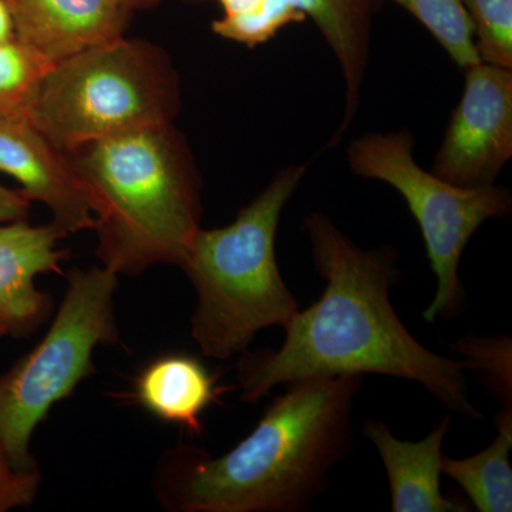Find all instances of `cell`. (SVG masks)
I'll return each instance as SVG.
<instances>
[{
    "instance_id": "5",
    "label": "cell",
    "mask_w": 512,
    "mask_h": 512,
    "mask_svg": "<svg viewBox=\"0 0 512 512\" xmlns=\"http://www.w3.org/2000/svg\"><path fill=\"white\" fill-rule=\"evenodd\" d=\"M181 107L173 60L147 40L119 39L53 64L29 106L64 154L106 138L174 123Z\"/></svg>"
},
{
    "instance_id": "14",
    "label": "cell",
    "mask_w": 512,
    "mask_h": 512,
    "mask_svg": "<svg viewBox=\"0 0 512 512\" xmlns=\"http://www.w3.org/2000/svg\"><path fill=\"white\" fill-rule=\"evenodd\" d=\"M224 392L217 376L197 357L167 355L141 370L133 397L151 416L201 434L202 416Z\"/></svg>"
},
{
    "instance_id": "4",
    "label": "cell",
    "mask_w": 512,
    "mask_h": 512,
    "mask_svg": "<svg viewBox=\"0 0 512 512\" xmlns=\"http://www.w3.org/2000/svg\"><path fill=\"white\" fill-rule=\"evenodd\" d=\"M306 174L282 168L227 227L200 229L183 265L197 292L191 333L202 355L228 360L247 352L261 330L284 329L301 309L276 261L285 205Z\"/></svg>"
},
{
    "instance_id": "11",
    "label": "cell",
    "mask_w": 512,
    "mask_h": 512,
    "mask_svg": "<svg viewBox=\"0 0 512 512\" xmlns=\"http://www.w3.org/2000/svg\"><path fill=\"white\" fill-rule=\"evenodd\" d=\"M66 235L55 225L32 227L26 221L0 225V325L8 335L25 338L53 309L50 295L39 291L37 276L62 272Z\"/></svg>"
},
{
    "instance_id": "6",
    "label": "cell",
    "mask_w": 512,
    "mask_h": 512,
    "mask_svg": "<svg viewBox=\"0 0 512 512\" xmlns=\"http://www.w3.org/2000/svg\"><path fill=\"white\" fill-rule=\"evenodd\" d=\"M117 276L104 266L74 268L45 338L0 376V454L13 470L37 473L30 454L33 431L56 403L92 375L97 346L119 339Z\"/></svg>"
},
{
    "instance_id": "21",
    "label": "cell",
    "mask_w": 512,
    "mask_h": 512,
    "mask_svg": "<svg viewBox=\"0 0 512 512\" xmlns=\"http://www.w3.org/2000/svg\"><path fill=\"white\" fill-rule=\"evenodd\" d=\"M30 202L22 191L0 184V225L28 220Z\"/></svg>"
},
{
    "instance_id": "1",
    "label": "cell",
    "mask_w": 512,
    "mask_h": 512,
    "mask_svg": "<svg viewBox=\"0 0 512 512\" xmlns=\"http://www.w3.org/2000/svg\"><path fill=\"white\" fill-rule=\"evenodd\" d=\"M303 229L325 291L285 326L281 348L241 353V399L258 402L279 384L309 377L379 375L419 383L450 412L483 419L468 396L466 360L431 352L394 311L396 251L360 248L322 212L308 215Z\"/></svg>"
},
{
    "instance_id": "17",
    "label": "cell",
    "mask_w": 512,
    "mask_h": 512,
    "mask_svg": "<svg viewBox=\"0 0 512 512\" xmlns=\"http://www.w3.org/2000/svg\"><path fill=\"white\" fill-rule=\"evenodd\" d=\"M42 53L19 39L0 42V111L28 110L33 94L52 69Z\"/></svg>"
},
{
    "instance_id": "19",
    "label": "cell",
    "mask_w": 512,
    "mask_h": 512,
    "mask_svg": "<svg viewBox=\"0 0 512 512\" xmlns=\"http://www.w3.org/2000/svg\"><path fill=\"white\" fill-rule=\"evenodd\" d=\"M454 353L466 360L470 370L480 373L488 389L503 403V409H512V345L505 336L480 338L468 335L450 346Z\"/></svg>"
},
{
    "instance_id": "24",
    "label": "cell",
    "mask_w": 512,
    "mask_h": 512,
    "mask_svg": "<svg viewBox=\"0 0 512 512\" xmlns=\"http://www.w3.org/2000/svg\"><path fill=\"white\" fill-rule=\"evenodd\" d=\"M8 335V332H6V329L3 328L2 325H0V338H3V336Z\"/></svg>"
},
{
    "instance_id": "7",
    "label": "cell",
    "mask_w": 512,
    "mask_h": 512,
    "mask_svg": "<svg viewBox=\"0 0 512 512\" xmlns=\"http://www.w3.org/2000/svg\"><path fill=\"white\" fill-rule=\"evenodd\" d=\"M412 131L363 134L349 144L350 171L366 180L394 188L419 224L431 271L437 279L436 295L423 319H456L467 305L460 262L468 242L491 218L511 214L510 190L498 185L461 188L423 170L413 156Z\"/></svg>"
},
{
    "instance_id": "9",
    "label": "cell",
    "mask_w": 512,
    "mask_h": 512,
    "mask_svg": "<svg viewBox=\"0 0 512 512\" xmlns=\"http://www.w3.org/2000/svg\"><path fill=\"white\" fill-rule=\"evenodd\" d=\"M464 72L431 173L457 187H487L512 156V70L477 63Z\"/></svg>"
},
{
    "instance_id": "23",
    "label": "cell",
    "mask_w": 512,
    "mask_h": 512,
    "mask_svg": "<svg viewBox=\"0 0 512 512\" xmlns=\"http://www.w3.org/2000/svg\"><path fill=\"white\" fill-rule=\"evenodd\" d=\"M120 2L123 3L130 12H136L138 9L151 8V6L158 3V0H120Z\"/></svg>"
},
{
    "instance_id": "10",
    "label": "cell",
    "mask_w": 512,
    "mask_h": 512,
    "mask_svg": "<svg viewBox=\"0 0 512 512\" xmlns=\"http://www.w3.org/2000/svg\"><path fill=\"white\" fill-rule=\"evenodd\" d=\"M0 171L18 181L29 201L45 204L64 235L94 228L69 156L36 127L28 110L0 111Z\"/></svg>"
},
{
    "instance_id": "2",
    "label": "cell",
    "mask_w": 512,
    "mask_h": 512,
    "mask_svg": "<svg viewBox=\"0 0 512 512\" xmlns=\"http://www.w3.org/2000/svg\"><path fill=\"white\" fill-rule=\"evenodd\" d=\"M363 376L288 383L255 429L221 457L180 448L165 463V505L181 512H305L353 450Z\"/></svg>"
},
{
    "instance_id": "13",
    "label": "cell",
    "mask_w": 512,
    "mask_h": 512,
    "mask_svg": "<svg viewBox=\"0 0 512 512\" xmlns=\"http://www.w3.org/2000/svg\"><path fill=\"white\" fill-rule=\"evenodd\" d=\"M451 427L444 416L420 441L397 439L382 420L367 419L362 433L372 441L386 468L393 512H468L466 501L441 493L443 443Z\"/></svg>"
},
{
    "instance_id": "18",
    "label": "cell",
    "mask_w": 512,
    "mask_h": 512,
    "mask_svg": "<svg viewBox=\"0 0 512 512\" xmlns=\"http://www.w3.org/2000/svg\"><path fill=\"white\" fill-rule=\"evenodd\" d=\"M481 63L512 70V0H463Z\"/></svg>"
},
{
    "instance_id": "8",
    "label": "cell",
    "mask_w": 512,
    "mask_h": 512,
    "mask_svg": "<svg viewBox=\"0 0 512 512\" xmlns=\"http://www.w3.org/2000/svg\"><path fill=\"white\" fill-rule=\"evenodd\" d=\"M215 35L254 49L292 23L311 19L338 60L345 80V114L330 146H336L355 119L370 59L372 19L377 0H217Z\"/></svg>"
},
{
    "instance_id": "20",
    "label": "cell",
    "mask_w": 512,
    "mask_h": 512,
    "mask_svg": "<svg viewBox=\"0 0 512 512\" xmlns=\"http://www.w3.org/2000/svg\"><path fill=\"white\" fill-rule=\"evenodd\" d=\"M39 488V473H19L0 454V511L32 503Z\"/></svg>"
},
{
    "instance_id": "3",
    "label": "cell",
    "mask_w": 512,
    "mask_h": 512,
    "mask_svg": "<svg viewBox=\"0 0 512 512\" xmlns=\"http://www.w3.org/2000/svg\"><path fill=\"white\" fill-rule=\"evenodd\" d=\"M70 163L97 232V256L117 275L183 265L201 229V175L174 123L79 148Z\"/></svg>"
},
{
    "instance_id": "22",
    "label": "cell",
    "mask_w": 512,
    "mask_h": 512,
    "mask_svg": "<svg viewBox=\"0 0 512 512\" xmlns=\"http://www.w3.org/2000/svg\"><path fill=\"white\" fill-rule=\"evenodd\" d=\"M15 37V26H13L12 15L6 0H0V42Z\"/></svg>"
},
{
    "instance_id": "15",
    "label": "cell",
    "mask_w": 512,
    "mask_h": 512,
    "mask_svg": "<svg viewBox=\"0 0 512 512\" xmlns=\"http://www.w3.org/2000/svg\"><path fill=\"white\" fill-rule=\"evenodd\" d=\"M497 436L480 453L441 458V474L450 477L480 512L512 511V409L498 413Z\"/></svg>"
},
{
    "instance_id": "12",
    "label": "cell",
    "mask_w": 512,
    "mask_h": 512,
    "mask_svg": "<svg viewBox=\"0 0 512 512\" xmlns=\"http://www.w3.org/2000/svg\"><path fill=\"white\" fill-rule=\"evenodd\" d=\"M15 36L50 62L124 36L130 12L120 0H6Z\"/></svg>"
},
{
    "instance_id": "16",
    "label": "cell",
    "mask_w": 512,
    "mask_h": 512,
    "mask_svg": "<svg viewBox=\"0 0 512 512\" xmlns=\"http://www.w3.org/2000/svg\"><path fill=\"white\" fill-rule=\"evenodd\" d=\"M419 20L460 69L481 63L463 0H393Z\"/></svg>"
}]
</instances>
